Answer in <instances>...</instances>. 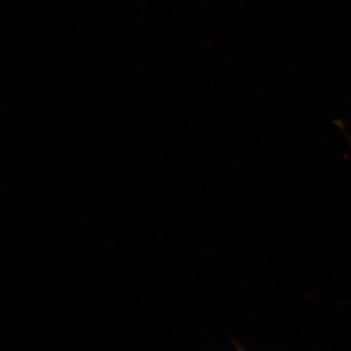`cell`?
Wrapping results in <instances>:
<instances>
[{"instance_id": "obj_1", "label": "cell", "mask_w": 351, "mask_h": 351, "mask_svg": "<svg viewBox=\"0 0 351 351\" xmlns=\"http://www.w3.org/2000/svg\"><path fill=\"white\" fill-rule=\"evenodd\" d=\"M232 344H234L237 351H245L239 341H232Z\"/></svg>"}, {"instance_id": "obj_2", "label": "cell", "mask_w": 351, "mask_h": 351, "mask_svg": "<svg viewBox=\"0 0 351 351\" xmlns=\"http://www.w3.org/2000/svg\"><path fill=\"white\" fill-rule=\"evenodd\" d=\"M339 125L341 127V129L342 130H343V132H344V133H345V134H346V138H348V142H349V143H350V147H351V137H350V135L348 133V131H346V130L345 129L344 125H342V123L339 122Z\"/></svg>"}]
</instances>
